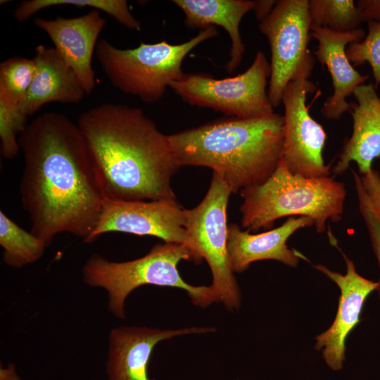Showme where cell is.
Returning a JSON list of instances; mask_svg holds the SVG:
<instances>
[{
	"instance_id": "cell-1",
	"label": "cell",
	"mask_w": 380,
	"mask_h": 380,
	"mask_svg": "<svg viewBox=\"0 0 380 380\" xmlns=\"http://www.w3.org/2000/svg\"><path fill=\"white\" fill-rule=\"evenodd\" d=\"M23 156L20 201L30 231L49 246L58 234L86 242L106 198L84 137L65 115L46 112L18 137Z\"/></svg>"
},
{
	"instance_id": "cell-2",
	"label": "cell",
	"mask_w": 380,
	"mask_h": 380,
	"mask_svg": "<svg viewBox=\"0 0 380 380\" xmlns=\"http://www.w3.org/2000/svg\"><path fill=\"white\" fill-rule=\"evenodd\" d=\"M77 125L106 198L177 200L171 179L180 167L168 135L141 108L104 103L80 114Z\"/></svg>"
},
{
	"instance_id": "cell-3",
	"label": "cell",
	"mask_w": 380,
	"mask_h": 380,
	"mask_svg": "<svg viewBox=\"0 0 380 380\" xmlns=\"http://www.w3.org/2000/svg\"><path fill=\"white\" fill-rule=\"evenodd\" d=\"M284 115L258 118H222L168 135L179 167L213 170L232 193L262 183L282 156Z\"/></svg>"
},
{
	"instance_id": "cell-4",
	"label": "cell",
	"mask_w": 380,
	"mask_h": 380,
	"mask_svg": "<svg viewBox=\"0 0 380 380\" xmlns=\"http://www.w3.org/2000/svg\"><path fill=\"white\" fill-rule=\"evenodd\" d=\"M241 225L255 232L272 229L284 217H307L318 233L329 220L338 222L343 213L346 191L343 182L333 177L308 178L291 173L281 160L273 173L262 183L241 189Z\"/></svg>"
},
{
	"instance_id": "cell-5",
	"label": "cell",
	"mask_w": 380,
	"mask_h": 380,
	"mask_svg": "<svg viewBox=\"0 0 380 380\" xmlns=\"http://www.w3.org/2000/svg\"><path fill=\"white\" fill-rule=\"evenodd\" d=\"M182 260L199 262L201 258L186 245L165 242L156 245L144 257L130 261L113 262L94 254L84 263L82 274L89 286L107 291L109 309L119 317L124 316L127 296L146 284L184 289L193 303L200 306L214 302L210 286H194L183 280L177 269Z\"/></svg>"
},
{
	"instance_id": "cell-6",
	"label": "cell",
	"mask_w": 380,
	"mask_h": 380,
	"mask_svg": "<svg viewBox=\"0 0 380 380\" xmlns=\"http://www.w3.org/2000/svg\"><path fill=\"white\" fill-rule=\"evenodd\" d=\"M218 34L216 27L210 26L179 44L165 41L141 42L137 47L126 49L101 39L95 55L115 88L144 102L153 103L163 96L172 82L182 77V63L187 54L203 42Z\"/></svg>"
},
{
	"instance_id": "cell-7",
	"label": "cell",
	"mask_w": 380,
	"mask_h": 380,
	"mask_svg": "<svg viewBox=\"0 0 380 380\" xmlns=\"http://www.w3.org/2000/svg\"><path fill=\"white\" fill-rule=\"evenodd\" d=\"M270 74V63L259 51L251 65L235 77L216 80L207 73H184L170 87L191 106L233 118H258L274 113L267 91Z\"/></svg>"
},
{
	"instance_id": "cell-8",
	"label": "cell",
	"mask_w": 380,
	"mask_h": 380,
	"mask_svg": "<svg viewBox=\"0 0 380 380\" xmlns=\"http://www.w3.org/2000/svg\"><path fill=\"white\" fill-rule=\"evenodd\" d=\"M308 0L277 1L271 13L258 25L271 51V74L267 90L272 106L282 101L287 84L308 79L315 65L309 48L311 20Z\"/></svg>"
},
{
	"instance_id": "cell-9",
	"label": "cell",
	"mask_w": 380,
	"mask_h": 380,
	"mask_svg": "<svg viewBox=\"0 0 380 380\" xmlns=\"http://www.w3.org/2000/svg\"><path fill=\"white\" fill-rule=\"evenodd\" d=\"M231 194L221 177L213 172L201 202L192 209H185V228L192 248L206 260L211 270L210 286L214 300L230 310L239 308L241 299L227 248V208Z\"/></svg>"
},
{
	"instance_id": "cell-10",
	"label": "cell",
	"mask_w": 380,
	"mask_h": 380,
	"mask_svg": "<svg viewBox=\"0 0 380 380\" xmlns=\"http://www.w3.org/2000/svg\"><path fill=\"white\" fill-rule=\"evenodd\" d=\"M316 85L308 79L290 82L283 94L284 139L281 158L293 174L308 178L329 177L322 151L327 140L323 127L315 120L306 106L308 94Z\"/></svg>"
},
{
	"instance_id": "cell-11",
	"label": "cell",
	"mask_w": 380,
	"mask_h": 380,
	"mask_svg": "<svg viewBox=\"0 0 380 380\" xmlns=\"http://www.w3.org/2000/svg\"><path fill=\"white\" fill-rule=\"evenodd\" d=\"M185 222V209L177 200L122 201L106 198L96 227L86 242L115 232L153 236L165 243H182L194 250Z\"/></svg>"
},
{
	"instance_id": "cell-12",
	"label": "cell",
	"mask_w": 380,
	"mask_h": 380,
	"mask_svg": "<svg viewBox=\"0 0 380 380\" xmlns=\"http://www.w3.org/2000/svg\"><path fill=\"white\" fill-rule=\"evenodd\" d=\"M346 263V273L341 274L323 265L315 269L336 284L341 291L338 310L330 327L316 337L315 348L322 350L323 358L333 370L342 369L345 360L346 340L360 321L363 305L378 282L360 275L353 262L342 253Z\"/></svg>"
},
{
	"instance_id": "cell-13",
	"label": "cell",
	"mask_w": 380,
	"mask_h": 380,
	"mask_svg": "<svg viewBox=\"0 0 380 380\" xmlns=\"http://www.w3.org/2000/svg\"><path fill=\"white\" fill-rule=\"evenodd\" d=\"M34 23L48 34L55 49L77 75L86 94H91L96 87L92 57L106 24L99 11L92 9L75 18L37 17Z\"/></svg>"
},
{
	"instance_id": "cell-14",
	"label": "cell",
	"mask_w": 380,
	"mask_h": 380,
	"mask_svg": "<svg viewBox=\"0 0 380 380\" xmlns=\"http://www.w3.org/2000/svg\"><path fill=\"white\" fill-rule=\"evenodd\" d=\"M310 30L311 37L318 42L314 54L322 65L327 66L334 87V93L324 101L321 113L328 120H339L350 109L346 97L352 95L355 89L364 84L369 78L353 68L346 53V46L350 42L362 41L365 32L362 27L337 32L313 24Z\"/></svg>"
},
{
	"instance_id": "cell-15",
	"label": "cell",
	"mask_w": 380,
	"mask_h": 380,
	"mask_svg": "<svg viewBox=\"0 0 380 380\" xmlns=\"http://www.w3.org/2000/svg\"><path fill=\"white\" fill-rule=\"evenodd\" d=\"M313 225L312 220L309 217H289L281 226L254 234L241 230L235 223L228 224L227 248L232 271L241 272L251 263L262 260H274L296 267L300 259L305 258L296 250L289 248L286 242L297 230Z\"/></svg>"
},
{
	"instance_id": "cell-16",
	"label": "cell",
	"mask_w": 380,
	"mask_h": 380,
	"mask_svg": "<svg viewBox=\"0 0 380 380\" xmlns=\"http://www.w3.org/2000/svg\"><path fill=\"white\" fill-rule=\"evenodd\" d=\"M373 83L357 86L353 94L357 103H351L353 132L338 155L331 173L343 174L351 162L357 163L359 174L365 175L375 158H380V97Z\"/></svg>"
},
{
	"instance_id": "cell-17",
	"label": "cell",
	"mask_w": 380,
	"mask_h": 380,
	"mask_svg": "<svg viewBox=\"0 0 380 380\" xmlns=\"http://www.w3.org/2000/svg\"><path fill=\"white\" fill-rule=\"evenodd\" d=\"M211 329L191 327L159 330L146 327H120L109 338L107 373L109 380H150L146 367L154 346L176 336L202 333Z\"/></svg>"
},
{
	"instance_id": "cell-18",
	"label": "cell",
	"mask_w": 380,
	"mask_h": 380,
	"mask_svg": "<svg viewBox=\"0 0 380 380\" xmlns=\"http://www.w3.org/2000/svg\"><path fill=\"white\" fill-rule=\"evenodd\" d=\"M33 58L34 78L21 105L27 117L47 103H77L82 100L86 92L80 79L54 47L37 46Z\"/></svg>"
},
{
	"instance_id": "cell-19",
	"label": "cell",
	"mask_w": 380,
	"mask_h": 380,
	"mask_svg": "<svg viewBox=\"0 0 380 380\" xmlns=\"http://www.w3.org/2000/svg\"><path fill=\"white\" fill-rule=\"evenodd\" d=\"M184 13V25L189 28L205 29L220 25L231 39L229 60L226 70L232 73L240 65L245 46L239 32L242 18L253 10L254 1L249 0H173Z\"/></svg>"
},
{
	"instance_id": "cell-20",
	"label": "cell",
	"mask_w": 380,
	"mask_h": 380,
	"mask_svg": "<svg viewBox=\"0 0 380 380\" xmlns=\"http://www.w3.org/2000/svg\"><path fill=\"white\" fill-rule=\"evenodd\" d=\"M0 245L4 262L21 267L38 260L47 247L46 243L18 226L4 211H0Z\"/></svg>"
},
{
	"instance_id": "cell-21",
	"label": "cell",
	"mask_w": 380,
	"mask_h": 380,
	"mask_svg": "<svg viewBox=\"0 0 380 380\" xmlns=\"http://www.w3.org/2000/svg\"><path fill=\"white\" fill-rule=\"evenodd\" d=\"M56 6L91 7L106 13L129 30L141 29L140 21L134 17L125 0H27L20 3L13 16L16 20L23 22L42 9Z\"/></svg>"
},
{
	"instance_id": "cell-22",
	"label": "cell",
	"mask_w": 380,
	"mask_h": 380,
	"mask_svg": "<svg viewBox=\"0 0 380 380\" xmlns=\"http://www.w3.org/2000/svg\"><path fill=\"white\" fill-rule=\"evenodd\" d=\"M35 69L33 58L15 56L3 61L0 64V101L21 108Z\"/></svg>"
},
{
	"instance_id": "cell-23",
	"label": "cell",
	"mask_w": 380,
	"mask_h": 380,
	"mask_svg": "<svg viewBox=\"0 0 380 380\" xmlns=\"http://www.w3.org/2000/svg\"><path fill=\"white\" fill-rule=\"evenodd\" d=\"M311 24L337 32L360 27L359 11L353 0H310Z\"/></svg>"
},
{
	"instance_id": "cell-24",
	"label": "cell",
	"mask_w": 380,
	"mask_h": 380,
	"mask_svg": "<svg viewBox=\"0 0 380 380\" xmlns=\"http://www.w3.org/2000/svg\"><path fill=\"white\" fill-rule=\"evenodd\" d=\"M368 32L360 42H353L346 48V56L353 65H370L375 87L380 84V21L367 22Z\"/></svg>"
},
{
	"instance_id": "cell-25",
	"label": "cell",
	"mask_w": 380,
	"mask_h": 380,
	"mask_svg": "<svg viewBox=\"0 0 380 380\" xmlns=\"http://www.w3.org/2000/svg\"><path fill=\"white\" fill-rule=\"evenodd\" d=\"M352 173L358 199L360 213L368 231L372 246L380 269V220L374 214L369 203L361 183L360 174L354 170H352ZM377 282L376 291L379 293L380 299V279Z\"/></svg>"
},
{
	"instance_id": "cell-26",
	"label": "cell",
	"mask_w": 380,
	"mask_h": 380,
	"mask_svg": "<svg viewBox=\"0 0 380 380\" xmlns=\"http://www.w3.org/2000/svg\"><path fill=\"white\" fill-rule=\"evenodd\" d=\"M360 179L369 203L380 220V174L372 169L365 175H360Z\"/></svg>"
},
{
	"instance_id": "cell-27",
	"label": "cell",
	"mask_w": 380,
	"mask_h": 380,
	"mask_svg": "<svg viewBox=\"0 0 380 380\" xmlns=\"http://www.w3.org/2000/svg\"><path fill=\"white\" fill-rule=\"evenodd\" d=\"M356 6L361 23L380 21V0H360Z\"/></svg>"
},
{
	"instance_id": "cell-28",
	"label": "cell",
	"mask_w": 380,
	"mask_h": 380,
	"mask_svg": "<svg viewBox=\"0 0 380 380\" xmlns=\"http://www.w3.org/2000/svg\"><path fill=\"white\" fill-rule=\"evenodd\" d=\"M254 3L253 10L255 11L257 20L260 22L271 13L277 1L261 0L254 1Z\"/></svg>"
}]
</instances>
